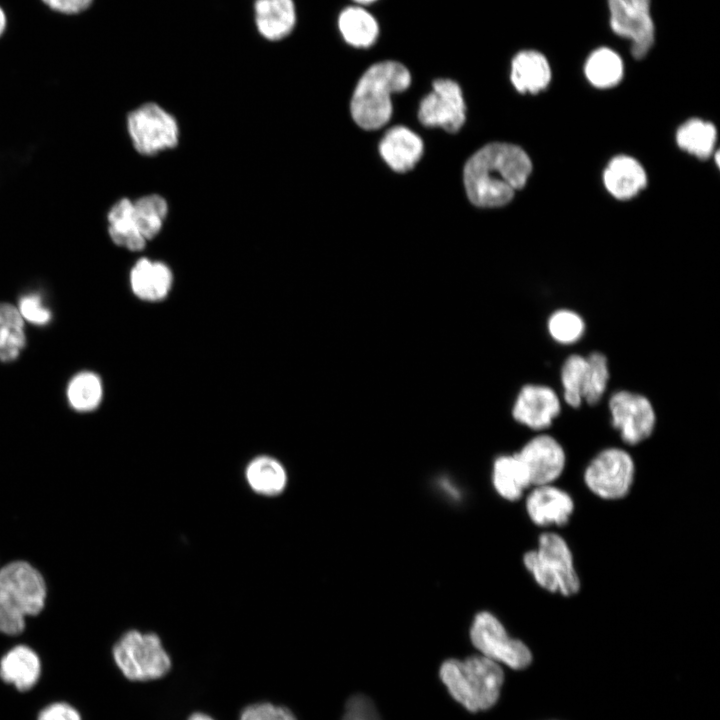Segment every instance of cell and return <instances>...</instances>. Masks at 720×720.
Segmentation results:
<instances>
[{
	"instance_id": "obj_1",
	"label": "cell",
	"mask_w": 720,
	"mask_h": 720,
	"mask_svg": "<svg viewBox=\"0 0 720 720\" xmlns=\"http://www.w3.org/2000/svg\"><path fill=\"white\" fill-rule=\"evenodd\" d=\"M531 170V161L520 147L498 142L487 144L464 166L467 196L479 207L503 206L525 185Z\"/></svg>"
},
{
	"instance_id": "obj_2",
	"label": "cell",
	"mask_w": 720,
	"mask_h": 720,
	"mask_svg": "<svg viewBox=\"0 0 720 720\" xmlns=\"http://www.w3.org/2000/svg\"><path fill=\"white\" fill-rule=\"evenodd\" d=\"M408 68L400 62L385 60L371 65L360 77L351 100V115L365 130L379 129L392 115L393 93L411 84Z\"/></svg>"
},
{
	"instance_id": "obj_3",
	"label": "cell",
	"mask_w": 720,
	"mask_h": 720,
	"mask_svg": "<svg viewBox=\"0 0 720 720\" xmlns=\"http://www.w3.org/2000/svg\"><path fill=\"white\" fill-rule=\"evenodd\" d=\"M47 586L39 570L17 560L0 569V633L15 636L25 629L26 618L39 614Z\"/></svg>"
},
{
	"instance_id": "obj_4",
	"label": "cell",
	"mask_w": 720,
	"mask_h": 720,
	"mask_svg": "<svg viewBox=\"0 0 720 720\" xmlns=\"http://www.w3.org/2000/svg\"><path fill=\"white\" fill-rule=\"evenodd\" d=\"M440 677L451 696L471 712L496 704L504 682L501 666L483 655L445 661Z\"/></svg>"
},
{
	"instance_id": "obj_5",
	"label": "cell",
	"mask_w": 720,
	"mask_h": 720,
	"mask_svg": "<svg viewBox=\"0 0 720 720\" xmlns=\"http://www.w3.org/2000/svg\"><path fill=\"white\" fill-rule=\"evenodd\" d=\"M112 658L121 675L134 684L157 682L174 668L162 638L153 631L124 632L112 647Z\"/></svg>"
},
{
	"instance_id": "obj_6",
	"label": "cell",
	"mask_w": 720,
	"mask_h": 720,
	"mask_svg": "<svg viewBox=\"0 0 720 720\" xmlns=\"http://www.w3.org/2000/svg\"><path fill=\"white\" fill-rule=\"evenodd\" d=\"M523 564L536 584L549 593L571 597L580 591L572 550L557 532L541 533L537 547L524 554Z\"/></svg>"
},
{
	"instance_id": "obj_7",
	"label": "cell",
	"mask_w": 720,
	"mask_h": 720,
	"mask_svg": "<svg viewBox=\"0 0 720 720\" xmlns=\"http://www.w3.org/2000/svg\"><path fill=\"white\" fill-rule=\"evenodd\" d=\"M635 479V463L631 454L619 447L598 452L585 467L583 481L596 497L606 501L625 498Z\"/></svg>"
},
{
	"instance_id": "obj_8",
	"label": "cell",
	"mask_w": 720,
	"mask_h": 720,
	"mask_svg": "<svg viewBox=\"0 0 720 720\" xmlns=\"http://www.w3.org/2000/svg\"><path fill=\"white\" fill-rule=\"evenodd\" d=\"M470 637L481 655L498 664L521 670L532 662L533 655L529 647L521 640L510 637L501 621L488 611L475 616Z\"/></svg>"
},
{
	"instance_id": "obj_9",
	"label": "cell",
	"mask_w": 720,
	"mask_h": 720,
	"mask_svg": "<svg viewBox=\"0 0 720 720\" xmlns=\"http://www.w3.org/2000/svg\"><path fill=\"white\" fill-rule=\"evenodd\" d=\"M126 122L131 142L142 155L152 156L178 143L176 119L155 103H146L132 110Z\"/></svg>"
},
{
	"instance_id": "obj_10",
	"label": "cell",
	"mask_w": 720,
	"mask_h": 720,
	"mask_svg": "<svg viewBox=\"0 0 720 720\" xmlns=\"http://www.w3.org/2000/svg\"><path fill=\"white\" fill-rule=\"evenodd\" d=\"M650 3L651 0H608L611 29L630 40L636 59L645 57L655 42Z\"/></svg>"
},
{
	"instance_id": "obj_11",
	"label": "cell",
	"mask_w": 720,
	"mask_h": 720,
	"mask_svg": "<svg viewBox=\"0 0 720 720\" xmlns=\"http://www.w3.org/2000/svg\"><path fill=\"white\" fill-rule=\"evenodd\" d=\"M612 426L628 445L648 439L656 425V414L650 400L642 394L620 390L608 402Z\"/></svg>"
},
{
	"instance_id": "obj_12",
	"label": "cell",
	"mask_w": 720,
	"mask_h": 720,
	"mask_svg": "<svg viewBox=\"0 0 720 720\" xmlns=\"http://www.w3.org/2000/svg\"><path fill=\"white\" fill-rule=\"evenodd\" d=\"M465 102L460 86L451 79H437L433 90L420 102L418 118L428 127L457 132L465 122Z\"/></svg>"
},
{
	"instance_id": "obj_13",
	"label": "cell",
	"mask_w": 720,
	"mask_h": 720,
	"mask_svg": "<svg viewBox=\"0 0 720 720\" xmlns=\"http://www.w3.org/2000/svg\"><path fill=\"white\" fill-rule=\"evenodd\" d=\"M517 454L528 470L531 487L554 484L565 470V450L551 435H536Z\"/></svg>"
},
{
	"instance_id": "obj_14",
	"label": "cell",
	"mask_w": 720,
	"mask_h": 720,
	"mask_svg": "<svg viewBox=\"0 0 720 720\" xmlns=\"http://www.w3.org/2000/svg\"><path fill=\"white\" fill-rule=\"evenodd\" d=\"M525 510L538 527H564L574 513L575 502L566 490L554 484L537 485L526 495Z\"/></svg>"
},
{
	"instance_id": "obj_15",
	"label": "cell",
	"mask_w": 720,
	"mask_h": 720,
	"mask_svg": "<svg viewBox=\"0 0 720 720\" xmlns=\"http://www.w3.org/2000/svg\"><path fill=\"white\" fill-rule=\"evenodd\" d=\"M560 411V399L551 387L527 384L521 388L515 399L512 415L518 423L541 431L552 425Z\"/></svg>"
},
{
	"instance_id": "obj_16",
	"label": "cell",
	"mask_w": 720,
	"mask_h": 720,
	"mask_svg": "<svg viewBox=\"0 0 720 720\" xmlns=\"http://www.w3.org/2000/svg\"><path fill=\"white\" fill-rule=\"evenodd\" d=\"M172 281V272L167 265L148 258L138 259L129 274L133 294L148 302L164 299L171 289Z\"/></svg>"
},
{
	"instance_id": "obj_17",
	"label": "cell",
	"mask_w": 720,
	"mask_h": 720,
	"mask_svg": "<svg viewBox=\"0 0 720 720\" xmlns=\"http://www.w3.org/2000/svg\"><path fill=\"white\" fill-rule=\"evenodd\" d=\"M421 138L410 129L395 126L388 130L379 144L384 161L396 172L412 169L423 154Z\"/></svg>"
},
{
	"instance_id": "obj_18",
	"label": "cell",
	"mask_w": 720,
	"mask_h": 720,
	"mask_svg": "<svg viewBox=\"0 0 720 720\" xmlns=\"http://www.w3.org/2000/svg\"><path fill=\"white\" fill-rule=\"evenodd\" d=\"M41 676V660L29 646L16 645L0 659V678L20 692L32 689Z\"/></svg>"
},
{
	"instance_id": "obj_19",
	"label": "cell",
	"mask_w": 720,
	"mask_h": 720,
	"mask_svg": "<svg viewBox=\"0 0 720 720\" xmlns=\"http://www.w3.org/2000/svg\"><path fill=\"white\" fill-rule=\"evenodd\" d=\"M254 17L257 30L263 38L269 41L282 40L295 28L296 6L293 0H256Z\"/></svg>"
},
{
	"instance_id": "obj_20",
	"label": "cell",
	"mask_w": 720,
	"mask_h": 720,
	"mask_svg": "<svg viewBox=\"0 0 720 720\" xmlns=\"http://www.w3.org/2000/svg\"><path fill=\"white\" fill-rule=\"evenodd\" d=\"M510 78L519 92L534 94L547 87L551 79V69L542 53L523 50L512 59Z\"/></svg>"
},
{
	"instance_id": "obj_21",
	"label": "cell",
	"mask_w": 720,
	"mask_h": 720,
	"mask_svg": "<svg viewBox=\"0 0 720 720\" xmlns=\"http://www.w3.org/2000/svg\"><path fill=\"white\" fill-rule=\"evenodd\" d=\"M249 488L264 497L280 496L288 484L285 467L274 457L261 455L253 458L244 471Z\"/></svg>"
},
{
	"instance_id": "obj_22",
	"label": "cell",
	"mask_w": 720,
	"mask_h": 720,
	"mask_svg": "<svg viewBox=\"0 0 720 720\" xmlns=\"http://www.w3.org/2000/svg\"><path fill=\"white\" fill-rule=\"evenodd\" d=\"M337 25L343 40L355 48L373 46L380 33L374 15L365 6L357 4L348 6L340 12Z\"/></svg>"
},
{
	"instance_id": "obj_23",
	"label": "cell",
	"mask_w": 720,
	"mask_h": 720,
	"mask_svg": "<svg viewBox=\"0 0 720 720\" xmlns=\"http://www.w3.org/2000/svg\"><path fill=\"white\" fill-rule=\"evenodd\" d=\"M107 231L116 246L132 252L141 251L147 242L139 232L133 201L129 198H121L110 207Z\"/></svg>"
},
{
	"instance_id": "obj_24",
	"label": "cell",
	"mask_w": 720,
	"mask_h": 720,
	"mask_svg": "<svg viewBox=\"0 0 720 720\" xmlns=\"http://www.w3.org/2000/svg\"><path fill=\"white\" fill-rule=\"evenodd\" d=\"M492 483L502 498L512 502L519 500L531 488L528 470L517 453L495 459Z\"/></svg>"
},
{
	"instance_id": "obj_25",
	"label": "cell",
	"mask_w": 720,
	"mask_h": 720,
	"mask_svg": "<svg viewBox=\"0 0 720 720\" xmlns=\"http://www.w3.org/2000/svg\"><path fill=\"white\" fill-rule=\"evenodd\" d=\"M607 190L618 199H629L646 186V174L642 166L628 156L615 157L604 172Z\"/></svg>"
},
{
	"instance_id": "obj_26",
	"label": "cell",
	"mask_w": 720,
	"mask_h": 720,
	"mask_svg": "<svg viewBox=\"0 0 720 720\" xmlns=\"http://www.w3.org/2000/svg\"><path fill=\"white\" fill-rule=\"evenodd\" d=\"M65 398L70 409L79 414L97 410L104 398V384L98 373L83 369L74 373L65 388Z\"/></svg>"
},
{
	"instance_id": "obj_27",
	"label": "cell",
	"mask_w": 720,
	"mask_h": 720,
	"mask_svg": "<svg viewBox=\"0 0 720 720\" xmlns=\"http://www.w3.org/2000/svg\"><path fill=\"white\" fill-rule=\"evenodd\" d=\"M26 323L15 304L0 302V362L16 361L27 346Z\"/></svg>"
},
{
	"instance_id": "obj_28",
	"label": "cell",
	"mask_w": 720,
	"mask_h": 720,
	"mask_svg": "<svg viewBox=\"0 0 720 720\" xmlns=\"http://www.w3.org/2000/svg\"><path fill=\"white\" fill-rule=\"evenodd\" d=\"M585 75L598 88L615 86L623 76L622 59L610 48H598L586 61Z\"/></svg>"
},
{
	"instance_id": "obj_29",
	"label": "cell",
	"mask_w": 720,
	"mask_h": 720,
	"mask_svg": "<svg viewBox=\"0 0 720 720\" xmlns=\"http://www.w3.org/2000/svg\"><path fill=\"white\" fill-rule=\"evenodd\" d=\"M676 139L683 150L700 159H706L713 151L716 130L711 123L691 119L678 129Z\"/></svg>"
},
{
	"instance_id": "obj_30",
	"label": "cell",
	"mask_w": 720,
	"mask_h": 720,
	"mask_svg": "<svg viewBox=\"0 0 720 720\" xmlns=\"http://www.w3.org/2000/svg\"><path fill=\"white\" fill-rule=\"evenodd\" d=\"M133 206L139 232L146 241L153 239L167 216L166 200L158 194H149L133 201Z\"/></svg>"
},
{
	"instance_id": "obj_31",
	"label": "cell",
	"mask_w": 720,
	"mask_h": 720,
	"mask_svg": "<svg viewBox=\"0 0 720 720\" xmlns=\"http://www.w3.org/2000/svg\"><path fill=\"white\" fill-rule=\"evenodd\" d=\"M587 357L572 354L566 358L561 368L564 401L573 408H578L583 400V392L588 375Z\"/></svg>"
},
{
	"instance_id": "obj_32",
	"label": "cell",
	"mask_w": 720,
	"mask_h": 720,
	"mask_svg": "<svg viewBox=\"0 0 720 720\" xmlns=\"http://www.w3.org/2000/svg\"><path fill=\"white\" fill-rule=\"evenodd\" d=\"M550 336L558 343L572 344L584 334L585 323L582 317L568 309H560L551 314L547 322Z\"/></svg>"
},
{
	"instance_id": "obj_33",
	"label": "cell",
	"mask_w": 720,
	"mask_h": 720,
	"mask_svg": "<svg viewBox=\"0 0 720 720\" xmlns=\"http://www.w3.org/2000/svg\"><path fill=\"white\" fill-rule=\"evenodd\" d=\"M588 375L583 400L589 405L596 404L605 393L609 380L608 360L601 352H592L587 357Z\"/></svg>"
},
{
	"instance_id": "obj_34",
	"label": "cell",
	"mask_w": 720,
	"mask_h": 720,
	"mask_svg": "<svg viewBox=\"0 0 720 720\" xmlns=\"http://www.w3.org/2000/svg\"><path fill=\"white\" fill-rule=\"evenodd\" d=\"M237 720H298V718L286 704L257 700L244 705L238 712Z\"/></svg>"
},
{
	"instance_id": "obj_35",
	"label": "cell",
	"mask_w": 720,
	"mask_h": 720,
	"mask_svg": "<svg viewBox=\"0 0 720 720\" xmlns=\"http://www.w3.org/2000/svg\"><path fill=\"white\" fill-rule=\"evenodd\" d=\"M15 305L26 324L45 327L52 321V310L38 292L24 293Z\"/></svg>"
},
{
	"instance_id": "obj_36",
	"label": "cell",
	"mask_w": 720,
	"mask_h": 720,
	"mask_svg": "<svg viewBox=\"0 0 720 720\" xmlns=\"http://www.w3.org/2000/svg\"><path fill=\"white\" fill-rule=\"evenodd\" d=\"M37 720H82L80 713L71 704L55 702L43 708Z\"/></svg>"
},
{
	"instance_id": "obj_37",
	"label": "cell",
	"mask_w": 720,
	"mask_h": 720,
	"mask_svg": "<svg viewBox=\"0 0 720 720\" xmlns=\"http://www.w3.org/2000/svg\"><path fill=\"white\" fill-rule=\"evenodd\" d=\"M343 720H378L372 705L364 698L358 697L348 704Z\"/></svg>"
},
{
	"instance_id": "obj_38",
	"label": "cell",
	"mask_w": 720,
	"mask_h": 720,
	"mask_svg": "<svg viewBox=\"0 0 720 720\" xmlns=\"http://www.w3.org/2000/svg\"><path fill=\"white\" fill-rule=\"evenodd\" d=\"M50 9L62 14H78L87 10L93 0H41Z\"/></svg>"
},
{
	"instance_id": "obj_39",
	"label": "cell",
	"mask_w": 720,
	"mask_h": 720,
	"mask_svg": "<svg viewBox=\"0 0 720 720\" xmlns=\"http://www.w3.org/2000/svg\"><path fill=\"white\" fill-rule=\"evenodd\" d=\"M184 720H218L214 715L205 710H193Z\"/></svg>"
},
{
	"instance_id": "obj_40",
	"label": "cell",
	"mask_w": 720,
	"mask_h": 720,
	"mask_svg": "<svg viewBox=\"0 0 720 720\" xmlns=\"http://www.w3.org/2000/svg\"><path fill=\"white\" fill-rule=\"evenodd\" d=\"M7 25V18L4 10L0 7V37L4 33Z\"/></svg>"
},
{
	"instance_id": "obj_41",
	"label": "cell",
	"mask_w": 720,
	"mask_h": 720,
	"mask_svg": "<svg viewBox=\"0 0 720 720\" xmlns=\"http://www.w3.org/2000/svg\"><path fill=\"white\" fill-rule=\"evenodd\" d=\"M353 1H354V3L357 4V5L366 6V5H369V4H371V3L376 2L377 0H353Z\"/></svg>"
},
{
	"instance_id": "obj_42",
	"label": "cell",
	"mask_w": 720,
	"mask_h": 720,
	"mask_svg": "<svg viewBox=\"0 0 720 720\" xmlns=\"http://www.w3.org/2000/svg\"><path fill=\"white\" fill-rule=\"evenodd\" d=\"M716 163L719 165V152H716Z\"/></svg>"
},
{
	"instance_id": "obj_43",
	"label": "cell",
	"mask_w": 720,
	"mask_h": 720,
	"mask_svg": "<svg viewBox=\"0 0 720 720\" xmlns=\"http://www.w3.org/2000/svg\"><path fill=\"white\" fill-rule=\"evenodd\" d=\"M1 569V568H0Z\"/></svg>"
}]
</instances>
